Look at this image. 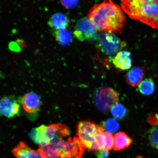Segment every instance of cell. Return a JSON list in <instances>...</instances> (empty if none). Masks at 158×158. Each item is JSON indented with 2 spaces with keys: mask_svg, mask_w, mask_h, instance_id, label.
<instances>
[{
  "mask_svg": "<svg viewBox=\"0 0 158 158\" xmlns=\"http://www.w3.org/2000/svg\"><path fill=\"white\" fill-rule=\"evenodd\" d=\"M88 18L97 31L102 33L121 32L126 22L121 8L110 1H104L94 6L89 12Z\"/></svg>",
  "mask_w": 158,
  "mask_h": 158,
  "instance_id": "obj_1",
  "label": "cell"
},
{
  "mask_svg": "<svg viewBox=\"0 0 158 158\" xmlns=\"http://www.w3.org/2000/svg\"><path fill=\"white\" fill-rule=\"evenodd\" d=\"M122 8L131 19L158 30V0L122 1Z\"/></svg>",
  "mask_w": 158,
  "mask_h": 158,
  "instance_id": "obj_2",
  "label": "cell"
},
{
  "mask_svg": "<svg viewBox=\"0 0 158 158\" xmlns=\"http://www.w3.org/2000/svg\"><path fill=\"white\" fill-rule=\"evenodd\" d=\"M85 148L77 137L56 138L39 149L45 158H82Z\"/></svg>",
  "mask_w": 158,
  "mask_h": 158,
  "instance_id": "obj_3",
  "label": "cell"
},
{
  "mask_svg": "<svg viewBox=\"0 0 158 158\" xmlns=\"http://www.w3.org/2000/svg\"><path fill=\"white\" fill-rule=\"evenodd\" d=\"M104 131L102 127L89 120L79 122L77 126V138L85 148L90 150H99L98 138Z\"/></svg>",
  "mask_w": 158,
  "mask_h": 158,
  "instance_id": "obj_4",
  "label": "cell"
},
{
  "mask_svg": "<svg viewBox=\"0 0 158 158\" xmlns=\"http://www.w3.org/2000/svg\"><path fill=\"white\" fill-rule=\"evenodd\" d=\"M94 101L95 105L99 110L107 112L118 103V94L113 89L103 87L97 89L94 92Z\"/></svg>",
  "mask_w": 158,
  "mask_h": 158,
  "instance_id": "obj_5",
  "label": "cell"
},
{
  "mask_svg": "<svg viewBox=\"0 0 158 158\" xmlns=\"http://www.w3.org/2000/svg\"><path fill=\"white\" fill-rule=\"evenodd\" d=\"M99 48L108 55L117 54L126 46V43L113 33H102L98 37Z\"/></svg>",
  "mask_w": 158,
  "mask_h": 158,
  "instance_id": "obj_6",
  "label": "cell"
},
{
  "mask_svg": "<svg viewBox=\"0 0 158 158\" xmlns=\"http://www.w3.org/2000/svg\"><path fill=\"white\" fill-rule=\"evenodd\" d=\"M97 30L91 21L88 18L80 19L77 22L74 34L79 41H83L94 38Z\"/></svg>",
  "mask_w": 158,
  "mask_h": 158,
  "instance_id": "obj_7",
  "label": "cell"
},
{
  "mask_svg": "<svg viewBox=\"0 0 158 158\" xmlns=\"http://www.w3.org/2000/svg\"><path fill=\"white\" fill-rule=\"evenodd\" d=\"M70 134L68 126L64 124H54L44 126V134L47 145L55 139L68 137Z\"/></svg>",
  "mask_w": 158,
  "mask_h": 158,
  "instance_id": "obj_8",
  "label": "cell"
},
{
  "mask_svg": "<svg viewBox=\"0 0 158 158\" xmlns=\"http://www.w3.org/2000/svg\"><path fill=\"white\" fill-rule=\"evenodd\" d=\"M12 153L17 158H45L39 149H32L23 142L14 148Z\"/></svg>",
  "mask_w": 158,
  "mask_h": 158,
  "instance_id": "obj_9",
  "label": "cell"
},
{
  "mask_svg": "<svg viewBox=\"0 0 158 158\" xmlns=\"http://www.w3.org/2000/svg\"><path fill=\"white\" fill-rule=\"evenodd\" d=\"M20 106L16 101L11 98H3L0 104L1 114L6 117L11 118L19 114Z\"/></svg>",
  "mask_w": 158,
  "mask_h": 158,
  "instance_id": "obj_10",
  "label": "cell"
},
{
  "mask_svg": "<svg viewBox=\"0 0 158 158\" xmlns=\"http://www.w3.org/2000/svg\"><path fill=\"white\" fill-rule=\"evenodd\" d=\"M22 104L26 111L29 113H34L38 111L41 102L38 95L31 92L25 94L23 97Z\"/></svg>",
  "mask_w": 158,
  "mask_h": 158,
  "instance_id": "obj_11",
  "label": "cell"
},
{
  "mask_svg": "<svg viewBox=\"0 0 158 158\" xmlns=\"http://www.w3.org/2000/svg\"><path fill=\"white\" fill-rule=\"evenodd\" d=\"M116 68L122 70H128L131 68L132 61L131 54L127 51H121L112 59Z\"/></svg>",
  "mask_w": 158,
  "mask_h": 158,
  "instance_id": "obj_12",
  "label": "cell"
},
{
  "mask_svg": "<svg viewBox=\"0 0 158 158\" xmlns=\"http://www.w3.org/2000/svg\"><path fill=\"white\" fill-rule=\"evenodd\" d=\"M69 19L64 14L58 13L52 15L48 23L51 28L56 30L66 29L69 24Z\"/></svg>",
  "mask_w": 158,
  "mask_h": 158,
  "instance_id": "obj_13",
  "label": "cell"
},
{
  "mask_svg": "<svg viewBox=\"0 0 158 158\" xmlns=\"http://www.w3.org/2000/svg\"><path fill=\"white\" fill-rule=\"evenodd\" d=\"M144 75L143 69L139 67H134L127 72L126 76V81L132 86L139 85L142 82Z\"/></svg>",
  "mask_w": 158,
  "mask_h": 158,
  "instance_id": "obj_14",
  "label": "cell"
},
{
  "mask_svg": "<svg viewBox=\"0 0 158 158\" xmlns=\"http://www.w3.org/2000/svg\"><path fill=\"white\" fill-rule=\"evenodd\" d=\"M132 143V139L127 134L123 132H119L114 136V149L121 151L129 147Z\"/></svg>",
  "mask_w": 158,
  "mask_h": 158,
  "instance_id": "obj_15",
  "label": "cell"
},
{
  "mask_svg": "<svg viewBox=\"0 0 158 158\" xmlns=\"http://www.w3.org/2000/svg\"><path fill=\"white\" fill-rule=\"evenodd\" d=\"M98 145L99 151H110L114 148V137L111 134L102 132L98 138Z\"/></svg>",
  "mask_w": 158,
  "mask_h": 158,
  "instance_id": "obj_16",
  "label": "cell"
},
{
  "mask_svg": "<svg viewBox=\"0 0 158 158\" xmlns=\"http://www.w3.org/2000/svg\"><path fill=\"white\" fill-rule=\"evenodd\" d=\"M44 126L45 125H41L40 127L34 128L29 133L31 139L35 143L39 144L40 147L47 145L44 134Z\"/></svg>",
  "mask_w": 158,
  "mask_h": 158,
  "instance_id": "obj_17",
  "label": "cell"
},
{
  "mask_svg": "<svg viewBox=\"0 0 158 158\" xmlns=\"http://www.w3.org/2000/svg\"><path fill=\"white\" fill-rule=\"evenodd\" d=\"M54 35L59 44L66 46L72 42V36L70 31L66 29L56 30Z\"/></svg>",
  "mask_w": 158,
  "mask_h": 158,
  "instance_id": "obj_18",
  "label": "cell"
},
{
  "mask_svg": "<svg viewBox=\"0 0 158 158\" xmlns=\"http://www.w3.org/2000/svg\"><path fill=\"white\" fill-rule=\"evenodd\" d=\"M138 90L144 95L149 96L152 94L155 90V84L152 79L146 78L142 81L138 85Z\"/></svg>",
  "mask_w": 158,
  "mask_h": 158,
  "instance_id": "obj_19",
  "label": "cell"
},
{
  "mask_svg": "<svg viewBox=\"0 0 158 158\" xmlns=\"http://www.w3.org/2000/svg\"><path fill=\"white\" fill-rule=\"evenodd\" d=\"M102 127L106 133L111 134L118 131L119 128V125L116 120L109 118L104 122Z\"/></svg>",
  "mask_w": 158,
  "mask_h": 158,
  "instance_id": "obj_20",
  "label": "cell"
},
{
  "mask_svg": "<svg viewBox=\"0 0 158 158\" xmlns=\"http://www.w3.org/2000/svg\"><path fill=\"white\" fill-rule=\"evenodd\" d=\"M111 113L114 118L122 119L126 115L127 110L122 104L117 103L114 105L111 108Z\"/></svg>",
  "mask_w": 158,
  "mask_h": 158,
  "instance_id": "obj_21",
  "label": "cell"
},
{
  "mask_svg": "<svg viewBox=\"0 0 158 158\" xmlns=\"http://www.w3.org/2000/svg\"><path fill=\"white\" fill-rule=\"evenodd\" d=\"M149 138L152 147L158 150V125L154 126L150 130Z\"/></svg>",
  "mask_w": 158,
  "mask_h": 158,
  "instance_id": "obj_22",
  "label": "cell"
},
{
  "mask_svg": "<svg viewBox=\"0 0 158 158\" xmlns=\"http://www.w3.org/2000/svg\"><path fill=\"white\" fill-rule=\"evenodd\" d=\"M60 2L63 5L68 9L74 7L78 2V1H62Z\"/></svg>",
  "mask_w": 158,
  "mask_h": 158,
  "instance_id": "obj_23",
  "label": "cell"
},
{
  "mask_svg": "<svg viewBox=\"0 0 158 158\" xmlns=\"http://www.w3.org/2000/svg\"><path fill=\"white\" fill-rule=\"evenodd\" d=\"M98 158H106L108 156L109 152L106 150H100L97 154Z\"/></svg>",
  "mask_w": 158,
  "mask_h": 158,
  "instance_id": "obj_24",
  "label": "cell"
},
{
  "mask_svg": "<svg viewBox=\"0 0 158 158\" xmlns=\"http://www.w3.org/2000/svg\"><path fill=\"white\" fill-rule=\"evenodd\" d=\"M9 48L11 50L19 51L20 50V48L17 43L15 42H11L9 44Z\"/></svg>",
  "mask_w": 158,
  "mask_h": 158,
  "instance_id": "obj_25",
  "label": "cell"
},
{
  "mask_svg": "<svg viewBox=\"0 0 158 158\" xmlns=\"http://www.w3.org/2000/svg\"><path fill=\"white\" fill-rule=\"evenodd\" d=\"M143 158V157H142L141 156H138L137 158Z\"/></svg>",
  "mask_w": 158,
  "mask_h": 158,
  "instance_id": "obj_26",
  "label": "cell"
}]
</instances>
